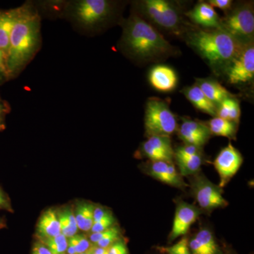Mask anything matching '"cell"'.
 <instances>
[{"label":"cell","mask_w":254,"mask_h":254,"mask_svg":"<svg viewBox=\"0 0 254 254\" xmlns=\"http://www.w3.org/2000/svg\"><path fill=\"white\" fill-rule=\"evenodd\" d=\"M123 47L138 63H157L179 54L165 37L136 13L127 19L124 26Z\"/></svg>","instance_id":"6da1fadb"},{"label":"cell","mask_w":254,"mask_h":254,"mask_svg":"<svg viewBox=\"0 0 254 254\" xmlns=\"http://www.w3.org/2000/svg\"><path fill=\"white\" fill-rule=\"evenodd\" d=\"M112 10V4L107 0H83L76 5L75 14L82 24L94 26L109 17Z\"/></svg>","instance_id":"9c48e42d"},{"label":"cell","mask_w":254,"mask_h":254,"mask_svg":"<svg viewBox=\"0 0 254 254\" xmlns=\"http://www.w3.org/2000/svg\"><path fill=\"white\" fill-rule=\"evenodd\" d=\"M21 12V9L14 10L0 16V49L4 52L6 58L9 53L11 33Z\"/></svg>","instance_id":"44dd1931"},{"label":"cell","mask_w":254,"mask_h":254,"mask_svg":"<svg viewBox=\"0 0 254 254\" xmlns=\"http://www.w3.org/2000/svg\"><path fill=\"white\" fill-rule=\"evenodd\" d=\"M108 254H129L126 242L121 239L108 248Z\"/></svg>","instance_id":"d6a6232c"},{"label":"cell","mask_w":254,"mask_h":254,"mask_svg":"<svg viewBox=\"0 0 254 254\" xmlns=\"http://www.w3.org/2000/svg\"><path fill=\"white\" fill-rule=\"evenodd\" d=\"M191 190L195 201L205 211L228 205V202L222 195V188L212 183L203 175H195L191 182Z\"/></svg>","instance_id":"ba28073f"},{"label":"cell","mask_w":254,"mask_h":254,"mask_svg":"<svg viewBox=\"0 0 254 254\" xmlns=\"http://www.w3.org/2000/svg\"><path fill=\"white\" fill-rule=\"evenodd\" d=\"M1 225H2V223H1V220H0V227H1Z\"/></svg>","instance_id":"b9f144b4"},{"label":"cell","mask_w":254,"mask_h":254,"mask_svg":"<svg viewBox=\"0 0 254 254\" xmlns=\"http://www.w3.org/2000/svg\"><path fill=\"white\" fill-rule=\"evenodd\" d=\"M141 155L150 161L173 162L175 150L173 149L170 137L150 136L142 143Z\"/></svg>","instance_id":"4fadbf2b"},{"label":"cell","mask_w":254,"mask_h":254,"mask_svg":"<svg viewBox=\"0 0 254 254\" xmlns=\"http://www.w3.org/2000/svg\"><path fill=\"white\" fill-rule=\"evenodd\" d=\"M243 163V157L238 150L229 143L217 155L213 165L220 178L219 187L222 188L230 182L240 170Z\"/></svg>","instance_id":"30bf717a"},{"label":"cell","mask_w":254,"mask_h":254,"mask_svg":"<svg viewBox=\"0 0 254 254\" xmlns=\"http://www.w3.org/2000/svg\"><path fill=\"white\" fill-rule=\"evenodd\" d=\"M136 14L159 32L174 36H185L190 27L185 21L178 2L169 0H142L137 1Z\"/></svg>","instance_id":"3957f363"},{"label":"cell","mask_w":254,"mask_h":254,"mask_svg":"<svg viewBox=\"0 0 254 254\" xmlns=\"http://www.w3.org/2000/svg\"><path fill=\"white\" fill-rule=\"evenodd\" d=\"M57 213L60 222L61 234L67 239L78 234L77 223L72 209L70 207H65L59 212H57Z\"/></svg>","instance_id":"484cf974"},{"label":"cell","mask_w":254,"mask_h":254,"mask_svg":"<svg viewBox=\"0 0 254 254\" xmlns=\"http://www.w3.org/2000/svg\"><path fill=\"white\" fill-rule=\"evenodd\" d=\"M184 36L189 47L217 74L223 73L244 46L221 28L204 29L190 26Z\"/></svg>","instance_id":"7a4b0ae2"},{"label":"cell","mask_w":254,"mask_h":254,"mask_svg":"<svg viewBox=\"0 0 254 254\" xmlns=\"http://www.w3.org/2000/svg\"><path fill=\"white\" fill-rule=\"evenodd\" d=\"M145 170L150 177L166 185L177 188H184L187 186L173 162L149 160L145 166Z\"/></svg>","instance_id":"5bb4252c"},{"label":"cell","mask_w":254,"mask_h":254,"mask_svg":"<svg viewBox=\"0 0 254 254\" xmlns=\"http://www.w3.org/2000/svg\"><path fill=\"white\" fill-rule=\"evenodd\" d=\"M2 113H3V109H2V106H1V105L0 104V127H1V118H2Z\"/></svg>","instance_id":"60d3db41"},{"label":"cell","mask_w":254,"mask_h":254,"mask_svg":"<svg viewBox=\"0 0 254 254\" xmlns=\"http://www.w3.org/2000/svg\"><path fill=\"white\" fill-rule=\"evenodd\" d=\"M202 153V148L191 145H184L175 150V160L190 158Z\"/></svg>","instance_id":"1f68e13d"},{"label":"cell","mask_w":254,"mask_h":254,"mask_svg":"<svg viewBox=\"0 0 254 254\" xmlns=\"http://www.w3.org/2000/svg\"><path fill=\"white\" fill-rule=\"evenodd\" d=\"M115 219L114 218L113 213L108 211L106 215L103 218L100 219L98 221L94 222L91 229V233H97L104 231L114 226Z\"/></svg>","instance_id":"4dcf8cb0"},{"label":"cell","mask_w":254,"mask_h":254,"mask_svg":"<svg viewBox=\"0 0 254 254\" xmlns=\"http://www.w3.org/2000/svg\"><path fill=\"white\" fill-rule=\"evenodd\" d=\"M88 254L87 253V252H86V253H83V254Z\"/></svg>","instance_id":"7bdbcfd3"},{"label":"cell","mask_w":254,"mask_h":254,"mask_svg":"<svg viewBox=\"0 0 254 254\" xmlns=\"http://www.w3.org/2000/svg\"></svg>","instance_id":"ee69618b"},{"label":"cell","mask_w":254,"mask_h":254,"mask_svg":"<svg viewBox=\"0 0 254 254\" xmlns=\"http://www.w3.org/2000/svg\"><path fill=\"white\" fill-rule=\"evenodd\" d=\"M216 117L239 125L241 118V108L239 100L233 95H230L222 100L217 106Z\"/></svg>","instance_id":"7402d4cb"},{"label":"cell","mask_w":254,"mask_h":254,"mask_svg":"<svg viewBox=\"0 0 254 254\" xmlns=\"http://www.w3.org/2000/svg\"><path fill=\"white\" fill-rule=\"evenodd\" d=\"M175 161L180 170L179 173L182 177L195 175L200 171V167L203 164V154L201 153L190 158L178 159Z\"/></svg>","instance_id":"4316f807"},{"label":"cell","mask_w":254,"mask_h":254,"mask_svg":"<svg viewBox=\"0 0 254 254\" xmlns=\"http://www.w3.org/2000/svg\"><path fill=\"white\" fill-rule=\"evenodd\" d=\"M207 2L213 8H218V9L225 11V13L230 11L234 5L232 0H209Z\"/></svg>","instance_id":"836d02e7"},{"label":"cell","mask_w":254,"mask_h":254,"mask_svg":"<svg viewBox=\"0 0 254 254\" xmlns=\"http://www.w3.org/2000/svg\"><path fill=\"white\" fill-rule=\"evenodd\" d=\"M189 248L190 254H224L208 229H202L189 240Z\"/></svg>","instance_id":"e0dca14e"},{"label":"cell","mask_w":254,"mask_h":254,"mask_svg":"<svg viewBox=\"0 0 254 254\" xmlns=\"http://www.w3.org/2000/svg\"><path fill=\"white\" fill-rule=\"evenodd\" d=\"M224 254H237L236 252H235L233 250H232L231 248H229V247H227L225 249V251H224Z\"/></svg>","instance_id":"ab89813d"},{"label":"cell","mask_w":254,"mask_h":254,"mask_svg":"<svg viewBox=\"0 0 254 254\" xmlns=\"http://www.w3.org/2000/svg\"><path fill=\"white\" fill-rule=\"evenodd\" d=\"M200 213L201 211L200 209L195 205L190 204L183 200L177 201L173 229L169 236L170 242L186 235Z\"/></svg>","instance_id":"7c38bea8"},{"label":"cell","mask_w":254,"mask_h":254,"mask_svg":"<svg viewBox=\"0 0 254 254\" xmlns=\"http://www.w3.org/2000/svg\"><path fill=\"white\" fill-rule=\"evenodd\" d=\"M91 242L89 239L84 235L76 234L74 236L68 239L66 254H80L86 253L91 248Z\"/></svg>","instance_id":"83f0119b"},{"label":"cell","mask_w":254,"mask_h":254,"mask_svg":"<svg viewBox=\"0 0 254 254\" xmlns=\"http://www.w3.org/2000/svg\"><path fill=\"white\" fill-rule=\"evenodd\" d=\"M38 241L46 246L51 254H66L68 239L63 234H60L55 237L38 239Z\"/></svg>","instance_id":"f1b7e54d"},{"label":"cell","mask_w":254,"mask_h":254,"mask_svg":"<svg viewBox=\"0 0 254 254\" xmlns=\"http://www.w3.org/2000/svg\"><path fill=\"white\" fill-rule=\"evenodd\" d=\"M61 234L58 213L54 209L50 208L42 214L36 226L38 239L55 237Z\"/></svg>","instance_id":"d6986e66"},{"label":"cell","mask_w":254,"mask_h":254,"mask_svg":"<svg viewBox=\"0 0 254 254\" xmlns=\"http://www.w3.org/2000/svg\"><path fill=\"white\" fill-rule=\"evenodd\" d=\"M0 208L6 209V210H10L9 200L6 198V195L3 193L2 190H0Z\"/></svg>","instance_id":"74e56055"},{"label":"cell","mask_w":254,"mask_h":254,"mask_svg":"<svg viewBox=\"0 0 254 254\" xmlns=\"http://www.w3.org/2000/svg\"><path fill=\"white\" fill-rule=\"evenodd\" d=\"M185 16L204 29H220V17L213 6L206 1H198L193 9L185 13Z\"/></svg>","instance_id":"9a60e30c"},{"label":"cell","mask_w":254,"mask_h":254,"mask_svg":"<svg viewBox=\"0 0 254 254\" xmlns=\"http://www.w3.org/2000/svg\"><path fill=\"white\" fill-rule=\"evenodd\" d=\"M31 254H51V253L46 246L38 241L33 245Z\"/></svg>","instance_id":"e575fe53"},{"label":"cell","mask_w":254,"mask_h":254,"mask_svg":"<svg viewBox=\"0 0 254 254\" xmlns=\"http://www.w3.org/2000/svg\"><path fill=\"white\" fill-rule=\"evenodd\" d=\"M144 127L146 136L170 137L177 132L178 125L175 114L166 100L148 98L145 108Z\"/></svg>","instance_id":"5b68a950"},{"label":"cell","mask_w":254,"mask_h":254,"mask_svg":"<svg viewBox=\"0 0 254 254\" xmlns=\"http://www.w3.org/2000/svg\"><path fill=\"white\" fill-rule=\"evenodd\" d=\"M181 93L185 95L187 100L191 103L197 110L211 115L216 117L217 106L213 104L210 100L207 98L204 93L202 92L199 87L195 83L191 86H187L182 90Z\"/></svg>","instance_id":"ac0fdd59"},{"label":"cell","mask_w":254,"mask_h":254,"mask_svg":"<svg viewBox=\"0 0 254 254\" xmlns=\"http://www.w3.org/2000/svg\"><path fill=\"white\" fill-rule=\"evenodd\" d=\"M211 135L235 139L238 125L233 122L215 117L206 123Z\"/></svg>","instance_id":"603a6c76"},{"label":"cell","mask_w":254,"mask_h":254,"mask_svg":"<svg viewBox=\"0 0 254 254\" xmlns=\"http://www.w3.org/2000/svg\"><path fill=\"white\" fill-rule=\"evenodd\" d=\"M88 237L92 245L104 249L109 248L122 239L120 228L115 225L104 231L91 233Z\"/></svg>","instance_id":"d4e9b609"},{"label":"cell","mask_w":254,"mask_h":254,"mask_svg":"<svg viewBox=\"0 0 254 254\" xmlns=\"http://www.w3.org/2000/svg\"><path fill=\"white\" fill-rule=\"evenodd\" d=\"M150 85L157 91L168 93L175 89L178 83L176 71L165 64L155 65L148 74Z\"/></svg>","instance_id":"2e32d148"},{"label":"cell","mask_w":254,"mask_h":254,"mask_svg":"<svg viewBox=\"0 0 254 254\" xmlns=\"http://www.w3.org/2000/svg\"><path fill=\"white\" fill-rule=\"evenodd\" d=\"M108 211L109 210H106L103 207H95L94 211H93V223L103 218Z\"/></svg>","instance_id":"d590c367"},{"label":"cell","mask_w":254,"mask_h":254,"mask_svg":"<svg viewBox=\"0 0 254 254\" xmlns=\"http://www.w3.org/2000/svg\"><path fill=\"white\" fill-rule=\"evenodd\" d=\"M158 250L166 254H190L189 248V240L184 237L180 242L168 247H160Z\"/></svg>","instance_id":"f546056e"},{"label":"cell","mask_w":254,"mask_h":254,"mask_svg":"<svg viewBox=\"0 0 254 254\" xmlns=\"http://www.w3.org/2000/svg\"><path fill=\"white\" fill-rule=\"evenodd\" d=\"M88 254H108V249L101 248L93 245L91 248L87 252Z\"/></svg>","instance_id":"f35d334b"},{"label":"cell","mask_w":254,"mask_h":254,"mask_svg":"<svg viewBox=\"0 0 254 254\" xmlns=\"http://www.w3.org/2000/svg\"><path fill=\"white\" fill-rule=\"evenodd\" d=\"M224 74L232 85L245 84L254 77V46L253 43L242 47L229 64Z\"/></svg>","instance_id":"52a82bcc"},{"label":"cell","mask_w":254,"mask_h":254,"mask_svg":"<svg viewBox=\"0 0 254 254\" xmlns=\"http://www.w3.org/2000/svg\"><path fill=\"white\" fill-rule=\"evenodd\" d=\"M7 58L4 52L0 49V73L8 72Z\"/></svg>","instance_id":"8d00e7d4"},{"label":"cell","mask_w":254,"mask_h":254,"mask_svg":"<svg viewBox=\"0 0 254 254\" xmlns=\"http://www.w3.org/2000/svg\"><path fill=\"white\" fill-rule=\"evenodd\" d=\"M94 208V205L91 203L86 201L78 202L73 211L78 230L85 232L91 231L93 225Z\"/></svg>","instance_id":"cb8c5ba5"},{"label":"cell","mask_w":254,"mask_h":254,"mask_svg":"<svg viewBox=\"0 0 254 254\" xmlns=\"http://www.w3.org/2000/svg\"><path fill=\"white\" fill-rule=\"evenodd\" d=\"M39 20L36 15L21 11L10 38L7 68L13 72L21 67L36 51L39 40Z\"/></svg>","instance_id":"277c9868"},{"label":"cell","mask_w":254,"mask_h":254,"mask_svg":"<svg viewBox=\"0 0 254 254\" xmlns=\"http://www.w3.org/2000/svg\"><path fill=\"white\" fill-rule=\"evenodd\" d=\"M195 83L199 87L205 96L216 106L220 104L222 100L232 95L225 87L213 78H195Z\"/></svg>","instance_id":"ffe728a7"},{"label":"cell","mask_w":254,"mask_h":254,"mask_svg":"<svg viewBox=\"0 0 254 254\" xmlns=\"http://www.w3.org/2000/svg\"><path fill=\"white\" fill-rule=\"evenodd\" d=\"M179 138L185 145H191L203 148L212 136L206 123L182 118V123L177 130Z\"/></svg>","instance_id":"8fae6325"},{"label":"cell","mask_w":254,"mask_h":254,"mask_svg":"<svg viewBox=\"0 0 254 254\" xmlns=\"http://www.w3.org/2000/svg\"><path fill=\"white\" fill-rule=\"evenodd\" d=\"M221 29L233 37L242 46L253 43L254 11L253 3L244 2L232 6L220 18Z\"/></svg>","instance_id":"8992f818"}]
</instances>
